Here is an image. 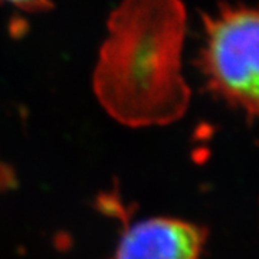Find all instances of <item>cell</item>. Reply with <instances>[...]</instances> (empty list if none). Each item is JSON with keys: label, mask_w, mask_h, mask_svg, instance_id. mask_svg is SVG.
<instances>
[{"label": "cell", "mask_w": 259, "mask_h": 259, "mask_svg": "<svg viewBox=\"0 0 259 259\" xmlns=\"http://www.w3.org/2000/svg\"><path fill=\"white\" fill-rule=\"evenodd\" d=\"M107 26L108 36L93 75L102 108L131 128L180 120L190 104V88L182 72V0H122Z\"/></svg>", "instance_id": "cell-1"}, {"label": "cell", "mask_w": 259, "mask_h": 259, "mask_svg": "<svg viewBox=\"0 0 259 259\" xmlns=\"http://www.w3.org/2000/svg\"><path fill=\"white\" fill-rule=\"evenodd\" d=\"M197 65L209 91L249 117H259V8L221 5L203 15Z\"/></svg>", "instance_id": "cell-2"}, {"label": "cell", "mask_w": 259, "mask_h": 259, "mask_svg": "<svg viewBox=\"0 0 259 259\" xmlns=\"http://www.w3.org/2000/svg\"><path fill=\"white\" fill-rule=\"evenodd\" d=\"M207 232L175 218H148L128 226L110 259H200Z\"/></svg>", "instance_id": "cell-3"}, {"label": "cell", "mask_w": 259, "mask_h": 259, "mask_svg": "<svg viewBox=\"0 0 259 259\" xmlns=\"http://www.w3.org/2000/svg\"><path fill=\"white\" fill-rule=\"evenodd\" d=\"M0 5H12L23 12H45L52 8V0H0Z\"/></svg>", "instance_id": "cell-4"}]
</instances>
